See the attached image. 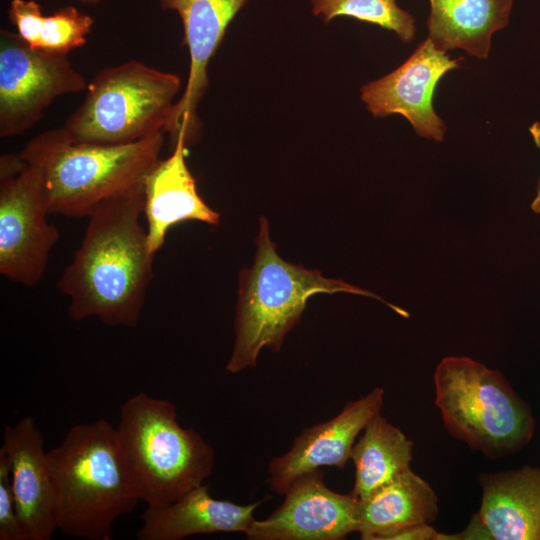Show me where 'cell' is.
Wrapping results in <instances>:
<instances>
[{"mask_svg": "<svg viewBox=\"0 0 540 540\" xmlns=\"http://www.w3.org/2000/svg\"><path fill=\"white\" fill-rule=\"evenodd\" d=\"M145 185L101 203L57 287L69 297L68 317H96L108 326H137L153 277L155 253L140 224Z\"/></svg>", "mask_w": 540, "mask_h": 540, "instance_id": "cell-1", "label": "cell"}, {"mask_svg": "<svg viewBox=\"0 0 540 540\" xmlns=\"http://www.w3.org/2000/svg\"><path fill=\"white\" fill-rule=\"evenodd\" d=\"M47 457L57 530L76 538L110 540L115 521L140 501L115 428L105 419L75 424Z\"/></svg>", "mask_w": 540, "mask_h": 540, "instance_id": "cell-2", "label": "cell"}, {"mask_svg": "<svg viewBox=\"0 0 540 540\" xmlns=\"http://www.w3.org/2000/svg\"><path fill=\"white\" fill-rule=\"evenodd\" d=\"M164 135L108 146L73 142L58 128L32 138L19 155L39 169L49 214L83 218L104 201L145 185L161 159Z\"/></svg>", "mask_w": 540, "mask_h": 540, "instance_id": "cell-3", "label": "cell"}, {"mask_svg": "<svg viewBox=\"0 0 540 540\" xmlns=\"http://www.w3.org/2000/svg\"><path fill=\"white\" fill-rule=\"evenodd\" d=\"M252 267L243 269L235 315V341L226 365L236 374L256 365L260 351L278 352L286 334L300 322L307 300L317 293L347 292L376 298L399 315L409 314L378 295L339 279L322 276L283 260L270 239L268 221L261 217Z\"/></svg>", "mask_w": 540, "mask_h": 540, "instance_id": "cell-4", "label": "cell"}, {"mask_svg": "<svg viewBox=\"0 0 540 540\" xmlns=\"http://www.w3.org/2000/svg\"><path fill=\"white\" fill-rule=\"evenodd\" d=\"M115 430L139 499L148 507L174 502L213 473L212 446L198 431L180 425L167 399L134 394L121 406Z\"/></svg>", "mask_w": 540, "mask_h": 540, "instance_id": "cell-5", "label": "cell"}, {"mask_svg": "<svg viewBox=\"0 0 540 540\" xmlns=\"http://www.w3.org/2000/svg\"><path fill=\"white\" fill-rule=\"evenodd\" d=\"M433 381L446 431L471 450L496 459L530 442L531 408L500 371L469 357L448 356L436 366Z\"/></svg>", "mask_w": 540, "mask_h": 540, "instance_id": "cell-6", "label": "cell"}, {"mask_svg": "<svg viewBox=\"0 0 540 540\" xmlns=\"http://www.w3.org/2000/svg\"><path fill=\"white\" fill-rule=\"evenodd\" d=\"M180 78L137 60L99 71L62 128L73 142L126 145L166 133Z\"/></svg>", "mask_w": 540, "mask_h": 540, "instance_id": "cell-7", "label": "cell"}, {"mask_svg": "<svg viewBox=\"0 0 540 540\" xmlns=\"http://www.w3.org/2000/svg\"><path fill=\"white\" fill-rule=\"evenodd\" d=\"M47 214L39 169L22 158L0 167V273L9 280L34 286L43 278L59 240Z\"/></svg>", "mask_w": 540, "mask_h": 540, "instance_id": "cell-8", "label": "cell"}, {"mask_svg": "<svg viewBox=\"0 0 540 540\" xmlns=\"http://www.w3.org/2000/svg\"><path fill=\"white\" fill-rule=\"evenodd\" d=\"M68 54L31 47L18 34L0 31V136L24 133L59 96L86 90Z\"/></svg>", "mask_w": 540, "mask_h": 540, "instance_id": "cell-9", "label": "cell"}, {"mask_svg": "<svg viewBox=\"0 0 540 540\" xmlns=\"http://www.w3.org/2000/svg\"><path fill=\"white\" fill-rule=\"evenodd\" d=\"M321 469L298 477L282 504L245 533L252 540H340L358 531L359 500L326 486Z\"/></svg>", "mask_w": 540, "mask_h": 540, "instance_id": "cell-10", "label": "cell"}, {"mask_svg": "<svg viewBox=\"0 0 540 540\" xmlns=\"http://www.w3.org/2000/svg\"><path fill=\"white\" fill-rule=\"evenodd\" d=\"M460 60L436 49L427 38L394 71L364 85L361 98L374 117L400 114L419 136L441 142L446 126L433 108V95L440 79L458 68Z\"/></svg>", "mask_w": 540, "mask_h": 540, "instance_id": "cell-11", "label": "cell"}, {"mask_svg": "<svg viewBox=\"0 0 540 540\" xmlns=\"http://www.w3.org/2000/svg\"><path fill=\"white\" fill-rule=\"evenodd\" d=\"M385 391L375 387L359 399L349 401L328 421L303 429L290 449L268 465L271 488L284 494L301 475L321 467L342 469L351 458L356 438L384 403Z\"/></svg>", "mask_w": 540, "mask_h": 540, "instance_id": "cell-12", "label": "cell"}, {"mask_svg": "<svg viewBox=\"0 0 540 540\" xmlns=\"http://www.w3.org/2000/svg\"><path fill=\"white\" fill-rule=\"evenodd\" d=\"M481 505L449 540H540V468L483 473Z\"/></svg>", "mask_w": 540, "mask_h": 540, "instance_id": "cell-13", "label": "cell"}, {"mask_svg": "<svg viewBox=\"0 0 540 540\" xmlns=\"http://www.w3.org/2000/svg\"><path fill=\"white\" fill-rule=\"evenodd\" d=\"M246 0H160L161 7L175 10L183 23L184 42L190 56L186 87L176 102L166 130L173 145L180 133L190 143L197 132L196 109L208 86L207 66L225 31Z\"/></svg>", "mask_w": 540, "mask_h": 540, "instance_id": "cell-14", "label": "cell"}, {"mask_svg": "<svg viewBox=\"0 0 540 540\" xmlns=\"http://www.w3.org/2000/svg\"><path fill=\"white\" fill-rule=\"evenodd\" d=\"M45 440L36 420L25 416L2 433V450L26 540H49L57 530L55 492Z\"/></svg>", "mask_w": 540, "mask_h": 540, "instance_id": "cell-15", "label": "cell"}, {"mask_svg": "<svg viewBox=\"0 0 540 540\" xmlns=\"http://www.w3.org/2000/svg\"><path fill=\"white\" fill-rule=\"evenodd\" d=\"M187 145L185 134H179L171 155L160 159L145 181L143 214L149 247L155 254L163 246L168 230L180 222L219 223V213L197 192L196 181L185 161Z\"/></svg>", "mask_w": 540, "mask_h": 540, "instance_id": "cell-16", "label": "cell"}, {"mask_svg": "<svg viewBox=\"0 0 540 540\" xmlns=\"http://www.w3.org/2000/svg\"><path fill=\"white\" fill-rule=\"evenodd\" d=\"M261 502L241 505L219 500L211 496L209 485L203 483L170 504L147 507L136 538L181 540L199 534L246 533L256 520L253 514Z\"/></svg>", "mask_w": 540, "mask_h": 540, "instance_id": "cell-17", "label": "cell"}, {"mask_svg": "<svg viewBox=\"0 0 540 540\" xmlns=\"http://www.w3.org/2000/svg\"><path fill=\"white\" fill-rule=\"evenodd\" d=\"M438 514L435 491L409 468L359 500L357 532L363 540H391L411 526L432 524Z\"/></svg>", "mask_w": 540, "mask_h": 540, "instance_id": "cell-18", "label": "cell"}, {"mask_svg": "<svg viewBox=\"0 0 540 540\" xmlns=\"http://www.w3.org/2000/svg\"><path fill=\"white\" fill-rule=\"evenodd\" d=\"M428 39L446 52L460 48L488 57L491 38L509 23L513 0H429Z\"/></svg>", "mask_w": 540, "mask_h": 540, "instance_id": "cell-19", "label": "cell"}, {"mask_svg": "<svg viewBox=\"0 0 540 540\" xmlns=\"http://www.w3.org/2000/svg\"><path fill=\"white\" fill-rule=\"evenodd\" d=\"M412 457L413 442L378 413L363 429L351 452L355 466L353 495L365 499L408 470Z\"/></svg>", "mask_w": 540, "mask_h": 540, "instance_id": "cell-20", "label": "cell"}, {"mask_svg": "<svg viewBox=\"0 0 540 540\" xmlns=\"http://www.w3.org/2000/svg\"><path fill=\"white\" fill-rule=\"evenodd\" d=\"M313 14L328 23L337 16H350L393 31L404 43L416 34L414 17L396 0H311Z\"/></svg>", "mask_w": 540, "mask_h": 540, "instance_id": "cell-21", "label": "cell"}, {"mask_svg": "<svg viewBox=\"0 0 540 540\" xmlns=\"http://www.w3.org/2000/svg\"><path fill=\"white\" fill-rule=\"evenodd\" d=\"M94 23L92 17L73 6L64 7L44 16L40 31L39 49L68 54L86 43Z\"/></svg>", "mask_w": 540, "mask_h": 540, "instance_id": "cell-22", "label": "cell"}, {"mask_svg": "<svg viewBox=\"0 0 540 540\" xmlns=\"http://www.w3.org/2000/svg\"><path fill=\"white\" fill-rule=\"evenodd\" d=\"M0 540H26L10 479V463L0 450Z\"/></svg>", "mask_w": 540, "mask_h": 540, "instance_id": "cell-23", "label": "cell"}, {"mask_svg": "<svg viewBox=\"0 0 540 540\" xmlns=\"http://www.w3.org/2000/svg\"><path fill=\"white\" fill-rule=\"evenodd\" d=\"M43 14L39 3L33 0H12L9 19L17 34L31 47L39 49Z\"/></svg>", "mask_w": 540, "mask_h": 540, "instance_id": "cell-24", "label": "cell"}, {"mask_svg": "<svg viewBox=\"0 0 540 540\" xmlns=\"http://www.w3.org/2000/svg\"><path fill=\"white\" fill-rule=\"evenodd\" d=\"M439 534L431 524H420L396 533L391 540H438Z\"/></svg>", "mask_w": 540, "mask_h": 540, "instance_id": "cell-25", "label": "cell"}, {"mask_svg": "<svg viewBox=\"0 0 540 540\" xmlns=\"http://www.w3.org/2000/svg\"><path fill=\"white\" fill-rule=\"evenodd\" d=\"M530 133L535 144L540 148V123L536 122L530 127ZM531 208L535 213H540V180L537 186V195L531 204Z\"/></svg>", "mask_w": 540, "mask_h": 540, "instance_id": "cell-26", "label": "cell"}, {"mask_svg": "<svg viewBox=\"0 0 540 540\" xmlns=\"http://www.w3.org/2000/svg\"><path fill=\"white\" fill-rule=\"evenodd\" d=\"M77 1L85 3V4H97L101 0H77Z\"/></svg>", "mask_w": 540, "mask_h": 540, "instance_id": "cell-27", "label": "cell"}]
</instances>
